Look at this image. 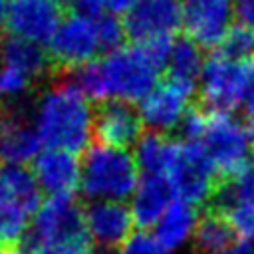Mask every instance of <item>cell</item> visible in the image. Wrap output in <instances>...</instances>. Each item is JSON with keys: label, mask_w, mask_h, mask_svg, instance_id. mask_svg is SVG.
Returning a JSON list of instances; mask_svg holds the SVG:
<instances>
[{"label": "cell", "mask_w": 254, "mask_h": 254, "mask_svg": "<svg viewBox=\"0 0 254 254\" xmlns=\"http://www.w3.org/2000/svg\"><path fill=\"white\" fill-rule=\"evenodd\" d=\"M4 254H24V252H22V248H18V250H12V252H4Z\"/></svg>", "instance_id": "38"}, {"label": "cell", "mask_w": 254, "mask_h": 254, "mask_svg": "<svg viewBox=\"0 0 254 254\" xmlns=\"http://www.w3.org/2000/svg\"><path fill=\"white\" fill-rule=\"evenodd\" d=\"M8 8H10V0H0V28L8 20Z\"/></svg>", "instance_id": "35"}, {"label": "cell", "mask_w": 254, "mask_h": 254, "mask_svg": "<svg viewBox=\"0 0 254 254\" xmlns=\"http://www.w3.org/2000/svg\"><path fill=\"white\" fill-rule=\"evenodd\" d=\"M32 238L34 242L28 246V250L40 244L73 250L91 248L85 208H81L73 196H50L34 216Z\"/></svg>", "instance_id": "5"}, {"label": "cell", "mask_w": 254, "mask_h": 254, "mask_svg": "<svg viewBox=\"0 0 254 254\" xmlns=\"http://www.w3.org/2000/svg\"><path fill=\"white\" fill-rule=\"evenodd\" d=\"M48 48L54 67L62 71L79 69L81 65L93 62V58L101 50L97 22L75 12L65 16Z\"/></svg>", "instance_id": "8"}, {"label": "cell", "mask_w": 254, "mask_h": 254, "mask_svg": "<svg viewBox=\"0 0 254 254\" xmlns=\"http://www.w3.org/2000/svg\"><path fill=\"white\" fill-rule=\"evenodd\" d=\"M204 64L206 60L202 56V48L196 42H192L190 38L175 40L171 56H169V64H167L169 81L194 93L196 83L200 81Z\"/></svg>", "instance_id": "21"}, {"label": "cell", "mask_w": 254, "mask_h": 254, "mask_svg": "<svg viewBox=\"0 0 254 254\" xmlns=\"http://www.w3.org/2000/svg\"><path fill=\"white\" fill-rule=\"evenodd\" d=\"M32 81L34 79L24 71L2 64L0 65V101H6L8 107L16 105V101L30 91Z\"/></svg>", "instance_id": "25"}, {"label": "cell", "mask_w": 254, "mask_h": 254, "mask_svg": "<svg viewBox=\"0 0 254 254\" xmlns=\"http://www.w3.org/2000/svg\"><path fill=\"white\" fill-rule=\"evenodd\" d=\"M93 135L97 143L129 149L133 143L143 137V121L139 111L133 109L131 103L125 101H105L95 111V127Z\"/></svg>", "instance_id": "14"}, {"label": "cell", "mask_w": 254, "mask_h": 254, "mask_svg": "<svg viewBox=\"0 0 254 254\" xmlns=\"http://www.w3.org/2000/svg\"><path fill=\"white\" fill-rule=\"evenodd\" d=\"M236 202L254 204V161H250L232 181L222 183L208 206L226 212Z\"/></svg>", "instance_id": "24"}, {"label": "cell", "mask_w": 254, "mask_h": 254, "mask_svg": "<svg viewBox=\"0 0 254 254\" xmlns=\"http://www.w3.org/2000/svg\"><path fill=\"white\" fill-rule=\"evenodd\" d=\"M175 189L163 175H143L133 194L131 212L139 228H147L161 220L167 208L173 204Z\"/></svg>", "instance_id": "17"}, {"label": "cell", "mask_w": 254, "mask_h": 254, "mask_svg": "<svg viewBox=\"0 0 254 254\" xmlns=\"http://www.w3.org/2000/svg\"><path fill=\"white\" fill-rule=\"evenodd\" d=\"M141 0H107V8L113 14H127L131 12Z\"/></svg>", "instance_id": "32"}, {"label": "cell", "mask_w": 254, "mask_h": 254, "mask_svg": "<svg viewBox=\"0 0 254 254\" xmlns=\"http://www.w3.org/2000/svg\"><path fill=\"white\" fill-rule=\"evenodd\" d=\"M190 91L173 83L165 81L159 83L141 103H139V115L143 125L149 131L155 133H169L173 129H179L185 115L189 113V99Z\"/></svg>", "instance_id": "13"}, {"label": "cell", "mask_w": 254, "mask_h": 254, "mask_svg": "<svg viewBox=\"0 0 254 254\" xmlns=\"http://www.w3.org/2000/svg\"><path fill=\"white\" fill-rule=\"evenodd\" d=\"M252 83V60H234L216 52L206 60L200 75V107L206 113H232L246 103Z\"/></svg>", "instance_id": "4"}, {"label": "cell", "mask_w": 254, "mask_h": 254, "mask_svg": "<svg viewBox=\"0 0 254 254\" xmlns=\"http://www.w3.org/2000/svg\"><path fill=\"white\" fill-rule=\"evenodd\" d=\"M99 64L109 101L125 103H141L159 85V73L163 69L143 44L123 46L107 54Z\"/></svg>", "instance_id": "3"}, {"label": "cell", "mask_w": 254, "mask_h": 254, "mask_svg": "<svg viewBox=\"0 0 254 254\" xmlns=\"http://www.w3.org/2000/svg\"><path fill=\"white\" fill-rule=\"evenodd\" d=\"M40 190L34 171L24 165L0 163V206H16L28 214H36L42 206Z\"/></svg>", "instance_id": "18"}, {"label": "cell", "mask_w": 254, "mask_h": 254, "mask_svg": "<svg viewBox=\"0 0 254 254\" xmlns=\"http://www.w3.org/2000/svg\"><path fill=\"white\" fill-rule=\"evenodd\" d=\"M73 254H101V252H95V250H91V248H85V250H75Z\"/></svg>", "instance_id": "36"}, {"label": "cell", "mask_w": 254, "mask_h": 254, "mask_svg": "<svg viewBox=\"0 0 254 254\" xmlns=\"http://www.w3.org/2000/svg\"><path fill=\"white\" fill-rule=\"evenodd\" d=\"M226 216L230 218L236 234L242 240L254 242V204L250 202H236L226 210Z\"/></svg>", "instance_id": "28"}, {"label": "cell", "mask_w": 254, "mask_h": 254, "mask_svg": "<svg viewBox=\"0 0 254 254\" xmlns=\"http://www.w3.org/2000/svg\"><path fill=\"white\" fill-rule=\"evenodd\" d=\"M42 139L34 125V119L16 105L0 111V163L2 165H26L36 161L42 153Z\"/></svg>", "instance_id": "12"}, {"label": "cell", "mask_w": 254, "mask_h": 254, "mask_svg": "<svg viewBox=\"0 0 254 254\" xmlns=\"http://www.w3.org/2000/svg\"><path fill=\"white\" fill-rule=\"evenodd\" d=\"M95 22H97V34H99L101 50H105L107 54H111V52L123 48V40H125L127 32H125V24L117 16L103 14Z\"/></svg>", "instance_id": "27"}, {"label": "cell", "mask_w": 254, "mask_h": 254, "mask_svg": "<svg viewBox=\"0 0 254 254\" xmlns=\"http://www.w3.org/2000/svg\"><path fill=\"white\" fill-rule=\"evenodd\" d=\"M34 177L52 196H73L81 185V161L67 151L46 149L34 161Z\"/></svg>", "instance_id": "15"}, {"label": "cell", "mask_w": 254, "mask_h": 254, "mask_svg": "<svg viewBox=\"0 0 254 254\" xmlns=\"http://www.w3.org/2000/svg\"><path fill=\"white\" fill-rule=\"evenodd\" d=\"M248 133H250V139H252V147H254V125H248Z\"/></svg>", "instance_id": "37"}, {"label": "cell", "mask_w": 254, "mask_h": 254, "mask_svg": "<svg viewBox=\"0 0 254 254\" xmlns=\"http://www.w3.org/2000/svg\"><path fill=\"white\" fill-rule=\"evenodd\" d=\"M232 0H192L185 6L183 28L187 30V38L200 48H214L222 44L232 28Z\"/></svg>", "instance_id": "11"}, {"label": "cell", "mask_w": 254, "mask_h": 254, "mask_svg": "<svg viewBox=\"0 0 254 254\" xmlns=\"http://www.w3.org/2000/svg\"><path fill=\"white\" fill-rule=\"evenodd\" d=\"M198 143L206 151L222 183L232 181L250 163L252 139L248 127L232 113H208V123Z\"/></svg>", "instance_id": "6"}, {"label": "cell", "mask_w": 254, "mask_h": 254, "mask_svg": "<svg viewBox=\"0 0 254 254\" xmlns=\"http://www.w3.org/2000/svg\"><path fill=\"white\" fill-rule=\"evenodd\" d=\"M218 52L234 60H250L254 54V30L244 24H232Z\"/></svg>", "instance_id": "26"}, {"label": "cell", "mask_w": 254, "mask_h": 254, "mask_svg": "<svg viewBox=\"0 0 254 254\" xmlns=\"http://www.w3.org/2000/svg\"><path fill=\"white\" fill-rule=\"evenodd\" d=\"M189 2H192V0H189Z\"/></svg>", "instance_id": "41"}, {"label": "cell", "mask_w": 254, "mask_h": 254, "mask_svg": "<svg viewBox=\"0 0 254 254\" xmlns=\"http://www.w3.org/2000/svg\"><path fill=\"white\" fill-rule=\"evenodd\" d=\"M236 242V230L226 212L204 206V212L200 214L194 228V252L218 254Z\"/></svg>", "instance_id": "19"}, {"label": "cell", "mask_w": 254, "mask_h": 254, "mask_svg": "<svg viewBox=\"0 0 254 254\" xmlns=\"http://www.w3.org/2000/svg\"><path fill=\"white\" fill-rule=\"evenodd\" d=\"M0 62L4 65H12L24 71L32 79L42 77L52 65L50 54L44 52L40 44H34L16 36H6L0 42Z\"/></svg>", "instance_id": "22"}, {"label": "cell", "mask_w": 254, "mask_h": 254, "mask_svg": "<svg viewBox=\"0 0 254 254\" xmlns=\"http://www.w3.org/2000/svg\"><path fill=\"white\" fill-rule=\"evenodd\" d=\"M34 125L48 149L67 153L87 151L91 145L95 111L89 97L73 79L62 77L52 81L36 99Z\"/></svg>", "instance_id": "1"}, {"label": "cell", "mask_w": 254, "mask_h": 254, "mask_svg": "<svg viewBox=\"0 0 254 254\" xmlns=\"http://www.w3.org/2000/svg\"><path fill=\"white\" fill-rule=\"evenodd\" d=\"M89 236L103 248H121L135 224L133 212L115 200H95L85 208Z\"/></svg>", "instance_id": "16"}, {"label": "cell", "mask_w": 254, "mask_h": 254, "mask_svg": "<svg viewBox=\"0 0 254 254\" xmlns=\"http://www.w3.org/2000/svg\"><path fill=\"white\" fill-rule=\"evenodd\" d=\"M181 143L163 133H143V137L135 145V161L145 175H163L167 177L177 155Z\"/></svg>", "instance_id": "20"}, {"label": "cell", "mask_w": 254, "mask_h": 254, "mask_svg": "<svg viewBox=\"0 0 254 254\" xmlns=\"http://www.w3.org/2000/svg\"><path fill=\"white\" fill-rule=\"evenodd\" d=\"M246 117H248V125H254V83L250 87V93L246 97Z\"/></svg>", "instance_id": "34"}, {"label": "cell", "mask_w": 254, "mask_h": 254, "mask_svg": "<svg viewBox=\"0 0 254 254\" xmlns=\"http://www.w3.org/2000/svg\"><path fill=\"white\" fill-rule=\"evenodd\" d=\"M62 20L58 0H10L6 28L10 36L42 46L52 42Z\"/></svg>", "instance_id": "10"}, {"label": "cell", "mask_w": 254, "mask_h": 254, "mask_svg": "<svg viewBox=\"0 0 254 254\" xmlns=\"http://www.w3.org/2000/svg\"><path fill=\"white\" fill-rule=\"evenodd\" d=\"M171 181L175 194L181 196V200L198 206V204H210L214 198L218 187L222 181L216 175V169L212 161L208 159L206 151L200 143H181L179 155L167 175Z\"/></svg>", "instance_id": "7"}, {"label": "cell", "mask_w": 254, "mask_h": 254, "mask_svg": "<svg viewBox=\"0 0 254 254\" xmlns=\"http://www.w3.org/2000/svg\"><path fill=\"white\" fill-rule=\"evenodd\" d=\"M125 32L135 44L173 38V34L185 24L183 0H141L123 18Z\"/></svg>", "instance_id": "9"}, {"label": "cell", "mask_w": 254, "mask_h": 254, "mask_svg": "<svg viewBox=\"0 0 254 254\" xmlns=\"http://www.w3.org/2000/svg\"><path fill=\"white\" fill-rule=\"evenodd\" d=\"M69 4L73 6L75 14H81L85 18H101L103 10L107 8V0H69Z\"/></svg>", "instance_id": "30"}, {"label": "cell", "mask_w": 254, "mask_h": 254, "mask_svg": "<svg viewBox=\"0 0 254 254\" xmlns=\"http://www.w3.org/2000/svg\"><path fill=\"white\" fill-rule=\"evenodd\" d=\"M58 2H64V0H58ZM67 2H69V0H67Z\"/></svg>", "instance_id": "40"}, {"label": "cell", "mask_w": 254, "mask_h": 254, "mask_svg": "<svg viewBox=\"0 0 254 254\" xmlns=\"http://www.w3.org/2000/svg\"><path fill=\"white\" fill-rule=\"evenodd\" d=\"M234 14L238 18V24L254 30V0H234Z\"/></svg>", "instance_id": "31"}, {"label": "cell", "mask_w": 254, "mask_h": 254, "mask_svg": "<svg viewBox=\"0 0 254 254\" xmlns=\"http://www.w3.org/2000/svg\"><path fill=\"white\" fill-rule=\"evenodd\" d=\"M196 222V206L185 200H175L157 222V238L167 250L179 248L190 236Z\"/></svg>", "instance_id": "23"}, {"label": "cell", "mask_w": 254, "mask_h": 254, "mask_svg": "<svg viewBox=\"0 0 254 254\" xmlns=\"http://www.w3.org/2000/svg\"><path fill=\"white\" fill-rule=\"evenodd\" d=\"M139 187V165L127 149L91 145L81 161V192L95 200L121 202Z\"/></svg>", "instance_id": "2"}, {"label": "cell", "mask_w": 254, "mask_h": 254, "mask_svg": "<svg viewBox=\"0 0 254 254\" xmlns=\"http://www.w3.org/2000/svg\"><path fill=\"white\" fill-rule=\"evenodd\" d=\"M117 254H169V250L159 242V238L139 230L125 240Z\"/></svg>", "instance_id": "29"}, {"label": "cell", "mask_w": 254, "mask_h": 254, "mask_svg": "<svg viewBox=\"0 0 254 254\" xmlns=\"http://www.w3.org/2000/svg\"><path fill=\"white\" fill-rule=\"evenodd\" d=\"M218 254H254V242L238 240L236 244H232L230 248H226V250H222Z\"/></svg>", "instance_id": "33"}, {"label": "cell", "mask_w": 254, "mask_h": 254, "mask_svg": "<svg viewBox=\"0 0 254 254\" xmlns=\"http://www.w3.org/2000/svg\"><path fill=\"white\" fill-rule=\"evenodd\" d=\"M0 254H4V246H2V242H0Z\"/></svg>", "instance_id": "39"}]
</instances>
